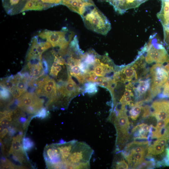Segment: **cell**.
I'll return each instance as SVG.
<instances>
[{"label": "cell", "mask_w": 169, "mask_h": 169, "mask_svg": "<svg viewBox=\"0 0 169 169\" xmlns=\"http://www.w3.org/2000/svg\"><path fill=\"white\" fill-rule=\"evenodd\" d=\"M93 150L83 142H76L68 158L65 169H88Z\"/></svg>", "instance_id": "cell-2"}, {"label": "cell", "mask_w": 169, "mask_h": 169, "mask_svg": "<svg viewBox=\"0 0 169 169\" xmlns=\"http://www.w3.org/2000/svg\"><path fill=\"white\" fill-rule=\"evenodd\" d=\"M69 72L71 75L75 77L76 75L79 74L81 73L79 66L76 65L70 68H68Z\"/></svg>", "instance_id": "cell-28"}, {"label": "cell", "mask_w": 169, "mask_h": 169, "mask_svg": "<svg viewBox=\"0 0 169 169\" xmlns=\"http://www.w3.org/2000/svg\"><path fill=\"white\" fill-rule=\"evenodd\" d=\"M161 8L157 17L163 28L169 27V0H161Z\"/></svg>", "instance_id": "cell-14"}, {"label": "cell", "mask_w": 169, "mask_h": 169, "mask_svg": "<svg viewBox=\"0 0 169 169\" xmlns=\"http://www.w3.org/2000/svg\"><path fill=\"white\" fill-rule=\"evenodd\" d=\"M44 5L45 9L61 4L62 0H40Z\"/></svg>", "instance_id": "cell-25"}, {"label": "cell", "mask_w": 169, "mask_h": 169, "mask_svg": "<svg viewBox=\"0 0 169 169\" xmlns=\"http://www.w3.org/2000/svg\"><path fill=\"white\" fill-rule=\"evenodd\" d=\"M44 9V5L40 0H28L25 3L21 13L29 10L40 11Z\"/></svg>", "instance_id": "cell-18"}, {"label": "cell", "mask_w": 169, "mask_h": 169, "mask_svg": "<svg viewBox=\"0 0 169 169\" xmlns=\"http://www.w3.org/2000/svg\"><path fill=\"white\" fill-rule=\"evenodd\" d=\"M81 16L85 27L95 32L106 35L111 29L109 20L95 5L88 7Z\"/></svg>", "instance_id": "cell-1"}, {"label": "cell", "mask_w": 169, "mask_h": 169, "mask_svg": "<svg viewBox=\"0 0 169 169\" xmlns=\"http://www.w3.org/2000/svg\"><path fill=\"white\" fill-rule=\"evenodd\" d=\"M141 105H136L134 104V106L129 111V113L130 117L133 120H136L139 116L141 112Z\"/></svg>", "instance_id": "cell-20"}, {"label": "cell", "mask_w": 169, "mask_h": 169, "mask_svg": "<svg viewBox=\"0 0 169 169\" xmlns=\"http://www.w3.org/2000/svg\"><path fill=\"white\" fill-rule=\"evenodd\" d=\"M11 93L5 87L0 86V98L3 100H8L10 97Z\"/></svg>", "instance_id": "cell-26"}, {"label": "cell", "mask_w": 169, "mask_h": 169, "mask_svg": "<svg viewBox=\"0 0 169 169\" xmlns=\"http://www.w3.org/2000/svg\"><path fill=\"white\" fill-rule=\"evenodd\" d=\"M141 114L142 118H146L151 115L150 107L148 105H145L141 107Z\"/></svg>", "instance_id": "cell-29"}, {"label": "cell", "mask_w": 169, "mask_h": 169, "mask_svg": "<svg viewBox=\"0 0 169 169\" xmlns=\"http://www.w3.org/2000/svg\"><path fill=\"white\" fill-rule=\"evenodd\" d=\"M61 66L62 65L59 64L56 61L54 60L50 70V75L56 77L62 69Z\"/></svg>", "instance_id": "cell-21"}, {"label": "cell", "mask_w": 169, "mask_h": 169, "mask_svg": "<svg viewBox=\"0 0 169 169\" xmlns=\"http://www.w3.org/2000/svg\"><path fill=\"white\" fill-rule=\"evenodd\" d=\"M165 147L159 144L153 143L148 147L146 156L152 157L153 155L156 156L161 154L164 152Z\"/></svg>", "instance_id": "cell-19"}, {"label": "cell", "mask_w": 169, "mask_h": 169, "mask_svg": "<svg viewBox=\"0 0 169 169\" xmlns=\"http://www.w3.org/2000/svg\"><path fill=\"white\" fill-rule=\"evenodd\" d=\"M114 166L115 169H126L128 168V165L124 159L116 162Z\"/></svg>", "instance_id": "cell-27"}, {"label": "cell", "mask_w": 169, "mask_h": 169, "mask_svg": "<svg viewBox=\"0 0 169 169\" xmlns=\"http://www.w3.org/2000/svg\"><path fill=\"white\" fill-rule=\"evenodd\" d=\"M162 137H166L169 138V123L163 128Z\"/></svg>", "instance_id": "cell-34"}, {"label": "cell", "mask_w": 169, "mask_h": 169, "mask_svg": "<svg viewBox=\"0 0 169 169\" xmlns=\"http://www.w3.org/2000/svg\"><path fill=\"white\" fill-rule=\"evenodd\" d=\"M18 107L27 113L36 114L43 107L44 99L35 93L25 92L17 99Z\"/></svg>", "instance_id": "cell-6"}, {"label": "cell", "mask_w": 169, "mask_h": 169, "mask_svg": "<svg viewBox=\"0 0 169 169\" xmlns=\"http://www.w3.org/2000/svg\"><path fill=\"white\" fill-rule=\"evenodd\" d=\"M33 116H30L28 118L26 119V120L23 123V127L24 130L25 129L28 125L29 123L31 118H33Z\"/></svg>", "instance_id": "cell-37"}, {"label": "cell", "mask_w": 169, "mask_h": 169, "mask_svg": "<svg viewBox=\"0 0 169 169\" xmlns=\"http://www.w3.org/2000/svg\"><path fill=\"white\" fill-rule=\"evenodd\" d=\"M23 133L21 132L19 134L13 138L11 146L9 151L10 154L24 152V150L21 143Z\"/></svg>", "instance_id": "cell-16"}, {"label": "cell", "mask_w": 169, "mask_h": 169, "mask_svg": "<svg viewBox=\"0 0 169 169\" xmlns=\"http://www.w3.org/2000/svg\"><path fill=\"white\" fill-rule=\"evenodd\" d=\"M166 157L169 160V147H168L166 149Z\"/></svg>", "instance_id": "cell-40"}, {"label": "cell", "mask_w": 169, "mask_h": 169, "mask_svg": "<svg viewBox=\"0 0 169 169\" xmlns=\"http://www.w3.org/2000/svg\"><path fill=\"white\" fill-rule=\"evenodd\" d=\"M77 141V140H73L67 142L55 144L60 151L61 161L64 164V169L67 159Z\"/></svg>", "instance_id": "cell-13"}, {"label": "cell", "mask_w": 169, "mask_h": 169, "mask_svg": "<svg viewBox=\"0 0 169 169\" xmlns=\"http://www.w3.org/2000/svg\"><path fill=\"white\" fill-rule=\"evenodd\" d=\"M37 36L49 42L52 47L59 48V50L67 48L75 36L73 32L65 27L58 31L45 29L40 32Z\"/></svg>", "instance_id": "cell-3"}, {"label": "cell", "mask_w": 169, "mask_h": 169, "mask_svg": "<svg viewBox=\"0 0 169 169\" xmlns=\"http://www.w3.org/2000/svg\"><path fill=\"white\" fill-rule=\"evenodd\" d=\"M10 121L7 119L5 118L0 120V125L3 127H6L9 126L10 124Z\"/></svg>", "instance_id": "cell-36"}, {"label": "cell", "mask_w": 169, "mask_h": 169, "mask_svg": "<svg viewBox=\"0 0 169 169\" xmlns=\"http://www.w3.org/2000/svg\"><path fill=\"white\" fill-rule=\"evenodd\" d=\"M35 88V93L37 95L48 99L47 106L57 101V85L55 81L49 76L34 80L33 86Z\"/></svg>", "instance_id": "cell-4"}, {"label": "cell", "mask_w": 169, "mask_h": 169, "mask_svg": "<svg viewBox=\"0 0 169 169\" xmlns=\"http://www.w3.org/2000/svg\"><path fill=\"white\" fill-rule=\"evenodd\" d=\"M14 88L11 93L13 96L18 98L25 92L28 86V80L21 73L13 75Z\"/></svg>", "instance_id": "cell-11"}, {"label": "cell", "mask_w": 169, "mask_h": 169, "mask_svg": "<svg viewBox=\"0 0 169 169\" xmlns=\"http://www.w3.org/2000/svg\"><path fill=\"white\" fill-rule=\"evenodd\" d=\"M61 4L81 16L88 7L95 4L92 0H62Z\"/></svg>", "instance_id": "cell-9"}, {"label": "cell", "mask_w": 169, "mask_h": 169, "mask_svg": "<svg viewBox=\"0 0 169 169\" xmlns=\"http://www.w3.org/2000/svg\"><path fill=\"white\" fill-rule=\"evenodd\" d=\"M9 132L8 129L7 128H4L0 132V138H3Z\"/></svg>", "instance_id": "cell-39"}, {"label": "cell", "mask_w": 169, "mask_h": 169, "mask_svg": "<svg viewBox=\"0 0 169 169\" xmlns=\"http://www.w3.org/2000/svg\"><path fill=\"white\" fill-rule=\"evenodd\" d=\"M151 85V79H148L143 80H139L138 81V84L137 87H134L133 90L135 89L136 95L137 96H141L143 95L144 96L148 90L149 89Z\"/></svg>", "instance_id": "cell-17"}, {"label": "cell", "mask_w": 169, "mask_h": 169, "mask_svg": "<svg viewBox=\"0 0 169 169\" xmlns=\"http://www.w3.org/2000/svg\"><path fill=\"white\" fill-rule=\"evenodd\" d=\"M107 77H102L98 78L96 80L95 82L96 84H98L99 85H100L106 79Z\"/></svg>", "instance_id": "cell-38"}, {"label": "cell", "mask_w": 169, "mask_h": 169, "mask_svg": "<svg viewBox=\"0 0 169 169\" xmlns=\"http://www.w3.org/2000/svg\"><path fill=\"white\" fill-rule=\"evenodd\" d=\"M153 110L151 115L154 116L157 120H161L169 123V100L161 99L153 102L151 105Z\"/></svg>", "instance_id": "cell-8"}, {"label": "cell", "mask_w": 169, "mask_h": 169, "mask_svg": "<svg viewBox=\"0 0 169 169\" xmlns=\"http://www.w3.org/2000/svg\"><path fill=\"white\" fill-rule=\"evenodd\" d=\"M94 70L98 76L104 77L105 74L100 64L95 66Z\"/></svg>", "instance_id": "cell-32"}, {"label": "cell", "mask_w": 169, "mask_h": 169, "mask_svg": "<svg viewBox=\"0 0 169 169\" xmlns=\"http://www.w3.org/2000/svg\"><path fill=\"white\" fill-rule=\"evenodd\" d=\"M96 84L90 82L85 84V93H87L90 94H93L97 92V88Z\"/></svg>", "instance_id": "cell-22"}, {"label": "cell", "mask_w": 169, "mask_h": 169, "mask_svg": "<svg viewBox=\"0 0 169 169\" xmlns=\"http://www.w3.org/2000/svg\"><path fill=\"white\" fill-rule=\"evenodd\" d=\"M164 64L156 63L150 69V89L153 97L161 92L162 87L168 76L169 72L165 68Z\"/></svg>", "instance_id": "cell-5"}, {"label": "cell", "mask_w": 169, "mask_h": 169, "mask_svg": "<svg viewBox=\"0 0 169 169\" xmlns=\"http://www.w3.org/2000/svg\"><path fill=\"white\" fill-rule=\"evenodd\" d=\"M169 75L166 81L163 85L162 89L161 94L160 95L161 98H169Z\"/></svg>", "instance_id": "cell-23"}, {"label": "cell", "mask_w": 169, "mask_h": 169, "mask_svg": "<svg viewBox=\"0 0 169 169\" xmlns=\"http://www.w3.org/2000/svg\"><path fill=\"white\" fill-rule=\"evenodd\" d=\"M23 147L24 151H29L34 146L33 142L29 138L24 137L23 139Z\"/></svg>", "instance_id": "cell-24"}, {"label": "cell", "mask_w": 169, "mask_h": 169, "mask_svg": "<svg viewBox=\"0 0 169 169\" xmlns=\"http://www.w3.org/2000/svg\"><path fill=\"white\" fill-rule=\"evenodd\" d=\"M169 138L166 137H162L155 141L154 143L160 144L162 146H165L167 144Z\"/></svg>", "instance_id": "cell-33"}, {"label": "cell", "mask_w": 169, "mask_h": 169, "mask_svg": "<svg viewBox=\"0 0 169 169\" xmlns=\"http://www.w3.org/2000/svg\"><path fill=\"white\" fill-rule=\"evenodd\" d=\"M49 115V112L46 108L42 107L36 114L34 117L43 119L46 118Z\"/></svg>", "instance_id": "cell-30"}, {"label": "cell", "mask_w": 169, "mask_h": 169, "mask_svg": "<svg viewBox=\"0 0 169 169\" xmlns=\"http://www.w3.org/2000/svg\"><path fill=\"white\" fill-rule=\"evenodd\" d=\"M148 0H110V4L115 11L120 14L124 13L127 10L136 8Z\"/></svg>", "instance_id": "cell-10"}, {"label": "cell", "mask_w": 169, "mask_h": 169, "mask_svg": "<svg viewBox=\"0 0 169 169\" xmlns=\"http://www.w3.org/2000/svg\"><path fill=\"white\" fill-rule=\"evenodd\" d=\"M75 77L77 79L78 82L81 84H83L86 81L84 77L82 74L76 75Z\"/></svg>", "instance_id": "cell-35"}, {"label": "cell", "mask_w": 169, "mask_h": 169, "mask_svg": "<svg viewBox=\"0 0 169 169\" xmlns=\"http://www.w3.org/2000/svg\"><path fill=\"white\" fill-rule=\"evenodd\" d=\"M44 156L47 167L49 168H64L61 158L60 151L55 144L47 145Z\"/></svg>", "instance_id": "cell-7"}, {"label": "cell", "mask_w": 169, "mask_h": 169, "mask_svg": "<svg viewBox=\"0 0 169 169\" xmlns=\"http://www.w3.org/2000/svg\"><path fill=\"white\" fill-rule=\"evenodd\" d=\"M164 41L166 45L169 49V27L163 28Z\"/></svg>", "instance_id": "cell-31"}, {"label": "cell", "mask_w": 169, "mask_h": 169, "mask_svg": "<svg viewBox=\"0 0 169 169\" xmlns=\"http://www.w3.org/2000/svg\"><path fill=\"white\" fill-rule=\"evenodd\" d=\"M28 0H2L3 5L7 13L13 15L21 13Z\"/></svg>", "instance_id": "cell-12"}, {"label": "cell", "mask_w": 169, "mask_h": 169, "mask_svg": "<svg viewBox=\"0 0 169 169\" xmlns=\"http://www.w3.org/2000/svg\"><path fill=\"white\" fill-rule=\"evenodd\" d=\"M120 71L122 82H131L134 79L135 82L137 81L138 79L136 70L132 64L124 68Z\"/></svg>", "instance_id": "cell-15"}]
</instances>
